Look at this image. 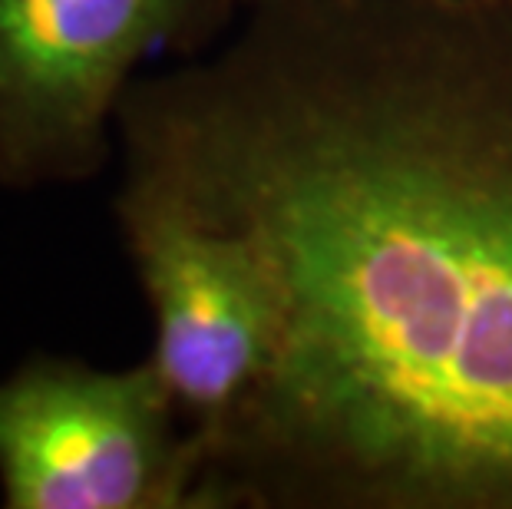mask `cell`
Returning a JSON list of instances; mask_svg holds the SVG:
<instances>
[{"label": "cell", "mask_w": 512, "mask_h": 509, "mask_svg": "<svg viewBox=\"0 0 512 509\" xmlns=\"http://www.w3.org/2000/svg\"><path fill=\"white\" fill-rule=\"evenodd\" d=\"M199 443L156 364L30 354L0 377L7 509H195Z\"/></svg>", "instance_id": "3957f363"}, {"label": "cell", "mask_w": 512, "mask_h": 509, "mask_svg": "<svg viewBox=\"0 0 512 509\" xmlns=\"http://www.w3.org/2000/svg\"><path fill=\"white\" fill-rule=\"evenodd\" d=\"M119 235L152 308L156 364L195 443H209L265 381L281 298L258 248L156 189L123 179Z\"/></svg>", "instance_id": "277c9868"}, {"label": "cell", "mask_w": 512, "mask_h": 509, "mask_svg": "<svg viewBox=\"0 0 512 509\" xmlns=\"http://www.w3.org/2000/svg\"><path fill=\"white\" fill-rule=\"evenodd\" d=\"M242 0H0V186L93 179L123 93L159 53L192 57Z\"/></svg>", "instance_id": "7a4b0ae2"}, {"label": "cell", "mask_w": 512, "mask_h": 509, "mask_svg": "<svg viewBox=\"0 0 512 509\" xmlns=\"http://www.w3.org/2000/svg\"><path fill=\"white\" fill-rule=\"evenodd\" d=\"M116 146L281 298L195 509H512V0H242Z\"/></svg>", "instance_id": "6da1fadb"}]
</instances>
